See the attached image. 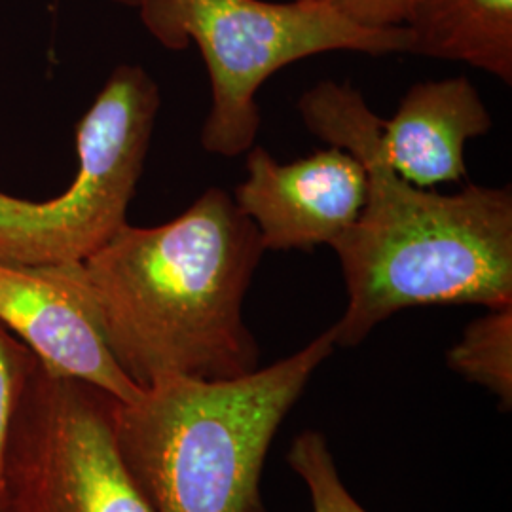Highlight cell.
<instances>
[{"instance_id":"obj_1","label":"cell","mask_w":512,"mask_h":512,"mask_svg":"<svg viewBox=\"0 0 512 512\" xmlns=\"http://www.w3.org/2000/svg\"><path fill=\"white\" fill-rule=\"evenodd\" d=\"M298 109L310 133L357 156L366 171L361 215L330 243L348 291L332 327L336 348L359 346L408 308L512 304L511 186L442 194L406 183L382 152V118L348 82L315 84Z\"/></svg>"},{"instance_id":"obj_2","label":"cell","mask_w":512,"mask_h":512,"mask_svg":"<svg viewBox=\"0 0 512 512\" xmlns=\"http://www.w3.org/2000/svg\"><path fill=\"white\" fill-rule=\"evenodd\" d=\"M264 253L255 224L213 186L177 219L128 222L80 262L99 329L129 380L147 389L165 376L255 372L260 348L243 304Z\"/></svg>"},{"instance_id":"obj_3","label":"cell","mask_w":512,"mask_h":512,"mask_svg":"<svg viewBox=\"0 0 512 512\" xmlns=\"http://www.w3.org/2000/svg\"><path fill=\"white\" fill-rule=\"evenodd\" d=\"M332 327L270 366L230 380L165 376L116 406V440L154 512H266L270 444L315 370Z\"/></svg>"},{"instance_id":"obj_4","label":"cell","mask_w":512,"mask_h":512,"mask_svg":"<svg viewBox=\"0 0 512 512\" xmlns=\"http://www.w3.org/2000/svg\"><path fill=\"white\" fill-rule=\"evenodd\" d=\"M141 21L167 50L196 44L211 80L203 150L236 158L262 126L256 93L294 61L330 54H408L406 27L374 29L308 0H143Z\"/></svg>"},{"instance_id":"obj_5","label":"cell","mask_w":512,"mask_h":512,"mask_svg":"<svg viewBox=\"0 0 512 512\" xmlns=\"http://www.w3.org/2000/svg\"><path fill=\"white\" fill-rule=\"evenodd\" d=\"M160 101L158 84L141 65L112 71L76 128L71 186L46 202L0 190V262L80 264L128 224Z\"/></svg>"},{"instance_id":"obj_6","label":"cell","mask_w":512,"mask_h":512,"mask_svg":"<svg viewBox=\"0 0 512 512\" xmlns=\"http://www.w3.org/2000/svg\"><path fill=\"white\" fill-rule=\"evenodd\" d=\"M118 403L38 361L6 442V512H154L118 448Z\"/></svg>"},{"instance_id":"obj_7","label":"cell","mask_w":512,"mask_h":512,"mask_svg":"<svg viewBox=\"0 0 512 512\" xmlns=\"http://www.w3.org/2000/svg\"><path fill=\"white\" fill-rule=\"evenodd\" d=\"M245 154V181L232 198L255 224L264 251L330 245L361 215L365 165L348 150L321 148L289 164L258 145Z\"/></svg>"},{"instance_id":"obj_8","label":"cell","mask_w":512,"mask_h":512,"mask_svg":"<svg viewBox=\"0 0 512 512\" xmlns=\"http://www.w3.org/2000/svg\"><path fill=\"white\" fill-rule=\"evenodd\" d=\"M0 325L54 374L103 389L124 404L145 393L112 357L80 264L0 262Z\"/></svg>"},{"instance_id":"obj_9","label":"cell","mask_w":512,"mask_h":512,"mask_svg":"<svg viewBox=\"0 0 512 512\" xmlns=\"http://www.w3.org/2000/svg\"><path fill=\"white\" fill-rule=\"evenodd\" d=\"M494 128L467 76L425 80L408 88L395 114L382 118V152L406 183L431 188L467 177L465 147Z\"/></svg>"},{"instance_id":"obj_10","label":"cell","mask_w":512,"mask_h":512,"mask_svg":"<svg viewBox=\"0 0 512 512\" xmlns=\"http://www.w3.org/2000/svg\"><path fill=\"white\" fill-rule=\"evenodd\" d=\"M408 54L461 61L512 84V0H416Z\"/></svg>"},{"instance_id":"obj_11","label":"cell","mask_w":512,"mask_h":512,"mask_svg":"<svg viewBox=\"0 0 512 512\" xmlns=\"http://www.w3.org/2000/svg\"><path fill=\"white\" fill-rule=\"evenodd\" d=\"M448 366L461 378L494 393L501 410L512 406V304L488 308L448 349Z\"/></svg>"},{"instance_id":"obj_12","label":"cell","mask_w":512,"mask_h":512,"mask_svg":"<svg viewBox=\"0 0 512 512\" xmlns=\"http://www.w3.org/2000/svg\"><path fill=\"white\" fill-rule=\"evenodd\" d=\"M287 461L308 488L313 512H368L349 494L330 454L329 442L319 431L300 433Z\"/></svg>"},{"instance_id":"obj_13","label":"cell","mask_w":512,"mask_h":512,"mask_svg":"<svg viewBox=\"0 0 512 512\" xmlns=\"http://www.w3.org/2000/svg\"><path fill=\"white\" fill-rule=\"evenodd\" d=\"M38 359L21 344L14 334L0 325V512L4 505V452L12 418L16 414L21 393L29 382Z\"/></svg>"},{"instance_id":"obj_14","label":"cell","mask_w":512,"mask_h":512,"mask_svg":"<svg viewBox=\"0 0 512 512\" xmlns=\"http://www.w3.org/2000/svg\"><path fill=\"white\" fill-rule=\"evenodd\" d=\"M325 4L334 12L374 29L401 27L416 0H308Z\"/></svg>"},{"instance_id":"obj_15","label":"cell","mask_w":512,"mask_h":512,"mask_svg":"<svg viewBox=\"0 0 512 512\" xmlns=\"http://www.w3.org/2000/svg\"><path fill=\"white\" fill-rule=\"evenodd\" d=\"M116 4H122V6H128V8H139L143 0H112Z\"/></svg>"}]
</instances>
